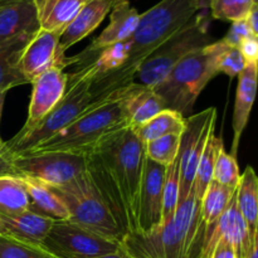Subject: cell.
I'll list each match as a JSON object with an SVG mask.
<instances>
[{
  "label": "cell",
  "instance_id": "cell-32",
  "mask_svg": "<svg viewBox=\"0 0 258 258\" xmlns=\"http://www.w3.org/2000/svg\"><path fill=\"white\" fill-rule=\"evenodd\" d=\"M0 258H55L43 247L17 241L0 234Z\"/></svg>",
  "mask_w": 258,
  "mask_h": 258
},
{
  "label": "cell",
  "instance_id": "cell-25",
  "mask_svg": "<svg viewBox=\"0 0 258 258\" xmlns=\"http://www.w3.org/2000/svg\"><path fill=\"white\" fill-rule=\"evenodd\" d=\"M30 198L22 178L18 175L0 176V217L14 216L29 211Z\"/></svg>",
  "mask_w": 258,
  "mask_h": 258
},
{
  "label": "cell",
  "instance_id": "cell-33",
  "mask_svg": "<svg viewBox=\"0 0 258 258\" xmlns=\"http://www.w3.org/2000/svg\"><path fill=\"white\" fill-rule=\"evenodd\" d=\"M213 180L224 186L231 189L238 188L239 180H241V173L236 158L231 154L222 150L217 158L216 165L213 170Z\"/></svg>",
  "mask_w": 258,
  "mask_h": 258
},
{
  "label": "cell",
  "instance_id": "cell-28",
  "mask_svg": "<svg viewBox=\"0 0 258 258\" xmlns=\"http://www.w3.org/2000/svg\"><path fill=\"white\" fill-rule=\"evenodd\" d=\"M223 149V140H222V138L216 136L214 133L212 134V135L209 136L208 141H207L206 148H204L203 154H202L201 156L198 168H197L196 178H194L193 189L194 193H196L197 199H198L199 202L202 201L207 188H208V185L211 184V181L213 180L214 165H216V161L219 153H221Z\"/></svg>",
  "mask_w": 258,
  "mask_h": 258
},
{
  "label": "cell",
  "instance_id": "cell-7",
  "mask_svg": "<svg viewBox=\"0 0 258 258\" xmlns=\"http://www.w3.org/2000/svg\"><path fill=\"white\" fill-rule=\"evenodd\" d=\"M53 189L67 207L70 213L68 221L105 238L120 243L123 241L125 234L117 226L86 171L66 185Z\"/></svg>",
  "mask_w": 258,
  "mask_h": 258
},
{
  "label": "cell",
  "instance_id": "cell-43",
  "mask_svg": "<svg viewBox=\"0 0 258 258\" xmlns=\"http://www.w3.org/2000/svg\"><path fill=\"white\" fill-rule=\"evenodd\" d=\"M8 92H0V120H2V113H3V107H4V102H5V96H7ZM4 143L2 140V136H0V145Z\"/></svg>",
  "mask_w": 258,
  "mask_h": 258
},
{
  "label": "cell",
  "instance_id": "cell-41",
  "mask_svg": "<svg viewBox=\"0 0 258 258\" xmlns=\"http://www.w3.org/2000/svg\"><path fill=\"white\" fill-rule=\"evenodd\" d=\"M246 258H258V237L254 238L253 243H252L251 249H249L248 254H247Z\"/></svg>",
  "mask_w": 258,
  "mask_h": 258
},
{
  "label": "cell",
  "instance_id": "cell-29",
  "mask_svg": "<svg viewBox=\"0 0 258 258\" xmlns=\"http://www.w3.org/2000/svg\"><path fill=\"white\" fill-rule=\"evenodd\" d=\"M179 186H180V169L178 158L165 166L163 186V224L168 223L174 217L179 204ZM161 224V226H163Z\"/></svg>",
  "mask_w": 258,
  "mask_h": 258
},
{
  "label": "cell",
  "instance_id": "cell-3",
  "mask_svg": "<svg viewBox=\"0 0 258 258\" xmlns=\"http://www.w3.org/2000/svg\"><path fill=\"white\" fill-rule=\"evenodd\" d=\"M223 47L224 42L221 39L193 50L153 88L161 97L166 110L175 111L184 118L191 116L202 91L219 75L218 57Z\"/></svg>",
  "mask_w": 258,
  "mask_h": 258
},
{
  "label": "cell",
  "instance_id": "cell-39",
  "mask_svg": "<svg viewBox=\"0 0 258 258\" xmlns=\"http://www.w3.org/2000/svg\"><path fill=\"white\" fill-rule=\"evenodd\" d=\"M248 24V27L251 28V30L253 32L254 35L258 37V3L252 7V9L249 10L248 15L244 19Z\"/></svg>",
  "mask_w": 258,
  "mask_h": 258
},
{
  "label": "cell",
  "instance_id": "cell-17",
  "mask_svg": "<svg viewBox=\"0 0 258 258\" xmlns=\"http://www.w3.org/2000/svg\"><path fill=\"white\" fill-rule=\"evenodd\" d=\"M112 8L111 0H86L85 4L59 35V45L63 52L93 32Z\"/></svg>",
  "mask_w": 258,
  "mask_h": 258
},
{
  "label": "cell",
  "instance_id": "cell-22",
  "mask_svg": "<svg viewBox=\"0 0 258 258\" xmlns=\"http://www.w3.org/2000/svg\"><path fill=\"white\" fill-rule=\"evenodd\" d=\"M30 198L29 211L49 217L53 221H68L70 213L60 197L52 186L37 179L20 176Z\"/></svg>",
  "mask_w": 258,
  "mask_h": 258
},
{
  "label": "cell",
  "instance_id": "cell-40",
  "mask_svg": "<svg viewBox=\"0 0 258 258\" xmlns=\"http://www.w3.org/2000/svg\"><path fill=\"white\" fill-rule=\"evenodd\" d=\"M95 258H130V257L127 256V253H126V252L122 249V247H121L118 251L112 252V253L102 254V256H98V257H95Z\"/></svg>",
  "mask_w": 258,
  "mask_h": 258
},
{
  "label": "cell",
  "instance_id": "cell-13",
  "mask_svg": "<svg viewBox=\"0 0 258 258\" xmlns=\"http://www.w3.org/2000/svg\"><path fill=\"white\" fill-rule=\"evenodd\" d=\"M86 173L88 174L93 186L98 191L122 233L126 236L135 232V224L131 219L121 188L108 166L97 153L86 155Z\"/></svg>",
  "mask_w": 258,
  "mask_h": 258
},
{
  "label": "cell",
  "instance_id": "cell-37",
  "mask_svg": "<svg viewBox=\"0 0 258 258\" xmlns=\"http://www.w3.org/2000/svg\"><path fill=\"white\" fill-rule=\"evenodd\" d=\"M238 49L241 50L246 63L258 62V37H251L244 39L239 44Z\"/></svg>",
  "mask_w": 258,
  "mask_h": 258
},
{
  "label": "cell",
  "instance_id": "cell-1",
  "mask_svg": "<svg viewBox=\"0 0 258 258\" xmlns=\"http://www.w3.org/2000/svg\"><path fill=\"white\" fill-rule=\"evenodd\" d=\"M194 189L176 207L168 223L149 233L126 234L121 247L130 258H201L204 227Z\"/></svg>",
  "mask_w": 258,
  "mask_h": 258
},
{
  "label": "cell",
  "instance_id": "cell-19",
  "mask_svg": "<svg viewBox=\"0 0 258 258\" xmlns=\"http://www.w3.org/2000/svg\"><path fill=\"white\" fill-rule=\"evenodd\" d=\"M3 233L24 243L42 246L43 241L52 228L53 221L33 211H25L14 216L0 217Z\"/></svg>",
  "mask_w": 258,
  "mask_h": 258
},
{
  "label": "cell",
  "instance_id": "cell-4",
  "mask_svg": "<svg viewBox=\"0 0 258 258\" xmlns=\"http://www.w3.org/2000/svg\"><path fill=\"white\" fill-rule=\"evenodd\" d=\"M125 96L96 108L92 112L86 113L49 140L25 154L45 151L71 153L82 156L92 154L110 136L128 127Z\"/></svg>",
  "mask_w": 258,
  "mask_h": 258
},
{
  "label": "cell",
  "instance_id": "cell-23",
  "mask_svg": "<svg viewBox=\"0 0 258 258\" xmlns=\"http://www.w3.org/2000/svg\"><path fill=\"white\" fill-rule=\"evenodd\" d=\"M237 206L252 237L258 234V179L252 166L241 174L236 190Z\"/></svg>",
  "mask_w": 258,
  "mask_h": 258
},
{
  "label": "cell",
  "instance_id": "cell-16",
  "mask_svg": "<svg viewBox=\"0 0 258 258\" xmlns=\"http://www.w3.org/2000/svg\"><path fill=\"white\" fill-rule=\"evenodd\" d=\"M257 63H247L243 72L238 76V86H237L236 102H234L233 111V141H232L231 155L236 158L238 151L239 141L242 134L248 123L249 115H251L252 106H253L254 97L257 91Z\"/></svg>",
  "mask_w": 258,
  "mask_h": 258
},
{
  "label": "cell",
  "instance_id": "cell-24",
  "mask_svg": "<svg viewBox=\"0 0 258 258\" xmlns=\"http://www.w3.org/2000/svg\"><path fill=\"white\" fill-rule=\"evenodd\" d=\"M184 128H185V118L180 113L165 108L153 118H150L148 122L141 125L140 127L133 128V130L138 135V138L145 144L161 136L181 135Z\"/></svg>",
  "mask_w": 258,
  "mask_h": 258
},
{
  "label": "cell",
  "instance_id": "cell-34",
  "mask_svg": "<svg viewBox=\"0 0 258 258\" xmlns=\"http://www.w3.org/2000/svg\"><path fill=\"white\" fill-rule=\"evenodd\" d=\"M246 64L247 63L242 55L241 50L224 43L223 49L218 57L219 73H224L229 78L238 77L243 72Z\"/></svg>",
  "mask_w": 258,
  "mask_h": 258
},
{
  "label": "cell",
  "instance_id": "cell-42",
  "mask_svg": "<svg viewBox=\"0 0 258 258\" xmlns=\"http://www.w3.org/2000/svg\"><path fill=\"white\" fill-rule=\"evenodd\" d=\"M211 3H212V0H196V4H197V7H198L199 12L209 9V7H211Z\"/></svg>",
  "mask_w": 258,
  "mask_h": 258
},
{
  "label": "cell",
  "instance_id": "cell-36",
  "mask_svg": "<svg viewBox=\"0 0 258 258\" xmlns=\"http://www.w3.org/2000/svg\"><path fill=\"white\" fill-rule=\"evenodd\" d=\"M14 154L8 148L7 143L0 145V176L2 175H15L14 165Z\"/></svg>",
  "mask_w": 258,
  "mask_h": 258
},
{
  "label": "cell",
  "instance_id": "cell-12",
  "mask_svg": "<svg viewBox=\"0 0 258 258\" xmlns=\"http://www.w3.org/2000/svg\"><path fill=\"white\" fill-rule=\"evenodd\" d=\"M165 166L145 156L138 199L139 233H149L163 224V186Z\"/></svg>",
  "mask_w": 258,
  "mask_h": 258
},
{
  "label": "cell",
  "instance_id": "cell-6",
  "mask_svg": "<svg viewBox=\"0 0 258 258\" xmlns=\"http://www.w3.org/2000/svg\"><path fill=\"white\" fill-rule=\"evenodd\" d=\"M208 28V17L204 13H197L188 24L141 62L134 77V83L148 88L155 87L186 54L211 44Z\"/></svg>",
  "mask_w": 258,
  "mask_h": 258
},
{
  "label": "cell",
  "instance_id": "cell-26",
  "mask_svg": "<svg viewBox=\"0 0 258 258\" xmlns=\"http://www.w3.org/2000/svg\"><path fill=\"white\" fill-rule=\"evenodd\" d=\"M32 38L0 45V92H8L13 87L28 83L19 72L18 62L23 49Z\"/></svg>",
  "mask_w": 258,
  "mask_h": 258
},
{
  "label": "cell",
  "instance_id": "cell-21",
  "mask_svg": "<svg viewBox=\"0 0 258 258\" xmlns=\"http://www.w3.org/2000/svg\"><path fill=\"white\" fill-rule=\"evenodd\" d=\"M86 0H33L40 29L60 33L76 17Z\"/></svg>",
  "mask_w": 258,
  "mask_h": 258
},
{
  "label": "cell",
  "instance_id": "cell-35",
  "mask_svg": "<svg viewBox=\"0 0 258 258\" xmlns=\"http://www.w3.org/2000/svg\"><path fill=\"white\" fill-rule=\"evenodd\" d=\"M251 37H257V35L253 34V32L251 30V28L248 27L246 20H237V22H233L231 25V29L228 30L223 40L226 44L231 45V47L238 48L239 44L243 42L244 39Z\"/></svg>",
  "mask_w": 258,
  "mask_h": 258
},
{
  "label": "cell",
  "instance_id": "cell-18",
  "mask_svg": "<svg viewBox=\"0 0 258 258\" xmlns=\"http://www.w3.org/2000/svg\"><path fill=\"white\" fill-rule=\"evenodd\" d=\"M110 15V23L97 38L87 47L88 50H103L123 43L133 35L138 27L140 14L130 3H120L113 5Z\"/></svg>",
  "mask_w": 258,
  "mask_h": 258
},
{
  "label": "cell",
  "instance_id": "cell-8",
  "mask_svg": "<svg viewBox=\"0 0 258 258\" xmlns=\"http://www.w3.org/2000/svg\"><path fill=\"white\" fill-rule=\"evenodd\" d=\"M40 247L55 258H95L118 251L121 243L71 221H54Z\"/></svg>",
  "mask_w": 258,
  "mask_h": 258
},
{
  "label": "cell",
  "instance_id": "cell-20",
  "mask_svg": "<svg viewBox=\"0 0 258 258\" xmlns=\"http://www.w3.org/2000/svg\"><path fill=\"white\" fill-rule=\"evenodd\" d=\"M165 110L163 100L153 88L136 85L125 96V111L128 127L138 128Z\"/></svg>",
  "mask_w": 258,
  "mask_h": 258
},
{
  "label": "cell",
  "instance_id": "cell-11",
  "mask_svg": "<svg viewBox=\"0 0 258 258\" xmlns=\"http://www.w3.org/2000/svg\"><path fill=\"white\" fill-rule=\"evenodd\" d=\"M75 64V57H66L59 45V34L39 29L20 54L18 68L28 83L52 68L64 70Z\"/></svg>",
  "mask_w": 258,
  "mask_h": 258
},
{
  "label": "cell",
  "instance_id": "cell-14",
  "mask_svg": "<svg viewBox=\"0 0 258 258\" xmlns=\"http://www.w3.org/2000/svg\"><path fill=\"white\" fill-rule=\"evenodd\" d=\"M32 85L28 118L22 130L18 133L19 135L34 127L62 100L67 87V73L60 68H52L38 76Z\"/></svg>",
  "mask_w": 258,
  "mask_h": 258
},
{
  "label": "cell",
  "instance_id": "cell-9",
  "mask_svg": "<svg viewBox=\"0 0 258 258\" xmlns=\"http://www.w3.org/2000/svg\"><path fill=\"white\" fill-rule=\"evenodd\" d=\"M15 175L37 179L52 188L68 184L86 171V156L59 151L15 155Z\"/></svg>",
  "mask_w": 258,
  "mask_h": 258
},
{
  "label": "cell",
  "instance_id": "cell-10",
  "mask_svg": "<svg viewBox=\"0 0 258 258\" xmlns=\"http://www.w3.org/2000/svg\"><path fill=\"white\" fill-rule=\"evenodd\" d=\"M216 118L217 110L214 107H209L185 118V128L180 136L179 148V203L184 201L191 191L201 156L209 136L214 133Z\"/></svg>",
  "mask_w": 258,
  "mask_h": 258
},
{
  "label": "cell",
  "instance_id": "cell-31",
  "mask_svg": "<svg viewBox=\"0 0 258 258\" xmlns=\"http://www.w3.org/2000/svg\"><path fill=\"white\" fill-rule=\"evenodd\" d=\"M254 4L257 0H212L209 9L214 19L233 23L246 19Z\"/></svg>",
  "mask_w": 258,
  "mask_h": 258
},
{
  "label": "cell",
  "instance_id": "cell-38",
  "mask_svg": "<svg viewBox=\"0 0 258 258\" xmlns=\"http://www.w3.org/2000/svg\"><path fill=\"white\" fill-rule=\"evenodd\" d=\"M211 258H237L233 246L229 242L221 239L212 252Z\"/></svg>",
  "mask_w": 258,
  "mask_h": 258
},
{
  "label": "cell",
  "instance_id": "cell-15",
  "mask_svg": "<svg viewBox=\"0 0 258 258\" xmlns=\"http://www.w3.org/2000/svg\"><path fill=\"white\" fill-rule=\"evenodd\" d=\"M39 29L33 0H18L0 8V45L29 39Z\"/></svg>",
  "mask_w": 258,
  "mask_h": 258
},
{
  "label": "cell",
  "instance_id": "cell-30",
  "mask_svg": "<svg viewBox=\"0 0 258 258\" xmlns=\"http://www.w3.org/2000/svg\"><path fill=\"white\" fill-rule=\"evenodd\" d=\"M181 135H166L144 144L145 156L159 165L168 166L178 158Z\"/></svg>",
  "mask_w": 258,
  "mask_h": 258
},
{
  "label": "cell",
  "instance_id": "cell-44",
  "mask_svg": "<svg viewBox=\"0 0 258 258\" xmlns=\"http://www.w3.org/2000/svg\"><path fill=\"white\" fill-rule=\"evenodd\" d=\"M14 2H18V0H0V8L5 7V5L8 4H12V3Z\"/></svg>",
  "mask_w": 258,
  "mask_h": 258
},
{
  "label": "cell",
  "instance_id": "cell-2",
  "mask_svg": "<svg viewBox=\"0 0 258 258\" xmlns=\"http://www.w3.org/2000/svg\"><path fill=\"white\" fill-rule=\"evenodd\" d=\"M199 13L196 0H161L140 14L138 27L127 40L113 45L120 66L139 68L144 59L180 30Z\"/></svg>",
  "mask_w": 258,
  "mask_h": 258
},
{
  "label": "cell",
  "instance_id": "cell-45",
  "mask_svg": "<svg viewBox=\"0 0 258 258\" xmlns=\"http://www.w3.org/2000/svg\"><path fill=\"white\" fill-rule=\"evenodd\" d=\"M125 2H128V0H111V3H112V7L113 5H117V4H120V3H125Z\"/></svg>",
  "mask_w": 258,
  "mask_h": 258
},
{
  "label": "cell",
  "instance_id": "cell-46",
  "mask_svg": "<svg viewBox=\"0 0 258 258\" xmlns=\"http://www.w3.org/2000/svg\"><path fill=\"white\" fill-rule=\"evenodd\" d=\"M3 233V223H2V219H0V234Z\"/></svg>",
  "mask_w": 258,
  "mask_h": 258
},
{
  "label": "cell",
  "instance_id": "cell-27",
  "mask_svg": "<svg viewBox=\"0 0 258 258\" xmlns=\"http://www.w3.org/2000/svg\"><path fill=\"white\" fill-rule=\"evenodd\" d=\"M237 189H231L212 180L201 201V223L206 227L216 223L226 211Z\"/></svg>",
  "mask_w": 258,
  "mask_h": 258
},
{
  "label": "cell",
  "instance_id": "cell-5",
  "mask_svg": "<svg viewBox=\"0 0 258 258\" xmlns=\"http://www.w3.org/2000/svg\"><path fill=\"white\" fill-rule=\"evenodd\" d=\"M93 153L102 158L117 181L138 229V199L145 160L144 143L133 128L126 127L110 136Z\"/></svg>",
  "mask_w": 258,
  "mask_h": 258
}]
</instances>
